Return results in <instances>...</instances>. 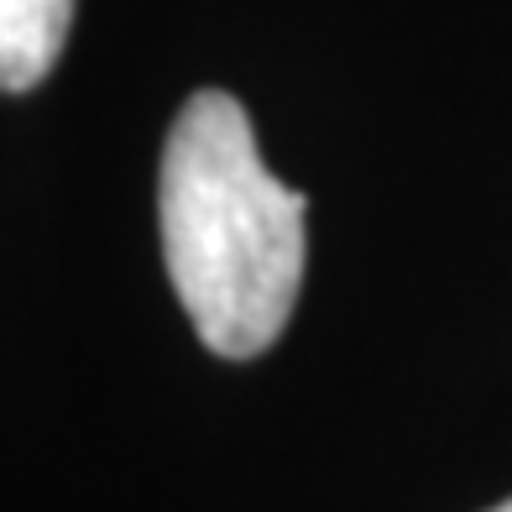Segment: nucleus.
I'll return each mask as SVG.
<instances>
[{
	"mask_svg": "<svg viewBox=\"0 0 512 512\" xmlns=\"http://www.w3.org/2000/svg\"><path fill=\"white\" fill-rule=\"evenodd\" d=\"M304 215V194L256 152L241 100L189 95L162 142L157 230L178 304L215 356L251 361L288 330L304 288Z\"/></svg>",
	"mask_w": 512,
	"mask_h": 512,
	"instance_id": "obj_1",
	"label": "nucleus"
},
{
	"mask_svg": "<svg viewBox=\"0 0 512 512\" xmlns=\"http://www.w3.org/2000/svg\"><path fill=\"white\" fill-rule=\"evenodd\" d=\"M68 27H74V0H0V84L21 95L48 79Z\"/></svg>",
	"mask_w": 512,
	"mask_h": 512,
	"instance_id": "obj_2",
	"label": "nucleus"
},
{
	"mask_svg": "<svg viewBox=\"0 0 512 512\" xmlns=\"http://www.w3.org/2000/svg\"><path fill=\"white\" fill-rule=\"evenodd\" d=\"M492 512H512V497H507V502H502V507H492Z\"/></svg>",
	"mask_w": 512,
	"mask_h": 512,
	"instance_id": "obj_3",
	"label": "nucleus"
}]
</instances>
